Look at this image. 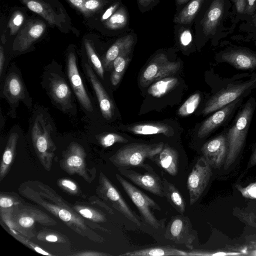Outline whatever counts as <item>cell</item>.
I'll list each match as a JSON object with an SVG mask.
<instances>
[{
	"label": "cell",
	"mask_w": 256,
	"mask_h": 256,
	"mask_svg": "<svg viewBox=\"0 0 256 256\" xmlns=\"http://www.w3.org/2000/svg\"><path fill=\"white\" fill-rule=\"evenodd\" d=\"M32 11L43 17L50 24H58V16L50 6L42 0H22Z\"/></svg>",
	"instance_id": "obj_29"
},
{
	"label": "cell",
	"mask_w": 256,
	"mask_h": 256,
	"mask_svg": "<svg viewBox=\"0 0 256 256\" xmlns=\"http://www.w3.org/2000/svg\"><path fill=\"white\" fill-rule=\"evenodd\" d=\"M192 34L190 30H184L180 35V42L184 46H186L190 44L192 41Z\"/></svg>",
	"instance_id": "obj_45"
},
{
	"label": "cell",
	"mask_w": 256,
	"mask_h": 256,
	"mask_svg": "<svg viewBox=\"0 0 256 256\" xmlns=\"http://www.w3.org/2000/svg\"><path fill=\"white\" fill-rule=\"evenodd\" d=\"M24 21V16L21 12L17 10L12 14L8 24L11 35H14L18 32Z\"/></svg>",
	"instance_id": "obj_43"
},
{
	"label": "cell",
	"mask_w": 256,
	"mask_h": 256,
	"mask_svg": "<svg viewBox=\"0 0 256 256\" xmlns=\"http://www.w3.org/2000/svg\"><path fill=\"white\" fill-rule=\"evenodd\" d=\"M91 198L92 200H90L91 203H96L98 206H100L101 207L104 208L110 214H114V212L113 210L106 204L98 200V199H96V198H94V199L93 197Z\"/></svg>",
	"instance_id": "obj_48"
},
{
	"label": "cell",
	"mask_w": 256,
	"mask_h": 256,
	"mask_svg": "<svg viewBox=\"0 0 256 256\" xmlns=\"http://www.w3.org/2000/svg\"><path fill=\"white\" fill-rule=\"evenodd\" d=\"M22 204L20 199L16 196L2 192L0 194V212L12 210Z\"/></svg>",
	"instance_id": "obj_38"
},
{
	"label": "cell",
	"mask_w": 256,
	"mask_h": 256,
	"mask_svg": "<svg viewBox=\"0 0 256 256\" xmlns=\"http://www.w3.org/2000/svg\"><path fill=\"white\" fill-rule=\"evenodd\" d=\"M200 101V96L196 93L190 96L178 110V114L186 116L192 114L197 108Z\"/></svg>",
	"instance_id": "obj_37"
},
{
	"label": "cell",
	"mask_w": 256,
	"mask_h": 256,
	"mask_svg": "<svg viewBox=\"0 0 256 256\" xmlns=\"http://www.w3.org/2000/svg\"><path fill=\"white\" fill-rule=\"evenodd\" d=\"M256 108L255 98H250L238 108L232 124L225 127L228 146L225 170L234 164L244 147Z\"/></svg>",
	"instance_id": "obj_2"
},
{
	"label": "cell",
	"mask_w": 256,
	"mask_h": 256,
	"mask_svg": "<svg viewBox=\"0 0 256 256\" xmlns=\"http://www.w3.org/2000/svg\"><path fill=\"white\" fill-rule=\"evenodd\" d=\"M0 215L1 220L8 229H13L30 239L35 236L34 226L36 224L48 226L57 224L46 213L23 203L12 210L0 212Z\"/></svg>",
	"instance_id": "obj_3"
},
{
	"label": "cell",
	"mask_w": 256,
	"mask_h": 256,
	"mask_svg": "<svg viewBox=\"0 0 256 256\" xmlns=\"http://www.w3.org/2000/svg\"><path fill=\"white\" fill-rule=\"evenodd\" d=\"M26 198L42 206L79 235L96 242L104 239L91 228V224L78 214L54 189L37 180L22 183L18 189Z\"/></svg>",
	"instance_id": "obj_1"
},
{
	"label": "cell",
	"mask_w": 256,
	"mask_h": 256,
	"mask_svg": "<svg viewBox=\"0 0 256 256\" xmlns=\"http://www.w3.org/2000/svg\"><path fill=\"white\" fill-rule=\"evenodd\" d=\"M212 174V166L204 156H201L193 167L187 180L190 205L199 199L206 188Z\"/></svg>",
	"instance_id": "obj_12"
},
{
	"label": "cell",
	"mask_w": 256,
	"mask_h": 256,
	"mask_svg": "<svg viewBox=\"0 0 256 256\" xmlns=\"http://www.w3.org/2000/svg\"><path fill=\"white\" fill-rule=\"evenodd\" d=\"M98 184L96 194L100 198L128 220L138 226H141L140 218L132 210L117 188L102 172L99 175Z\"/></svg>",
	"instance_id": "obj_9"
},
{
	"label": "cell",
	"mask_w": 256,
	"mask_h": 256,
	"mask_svg": "<svg viewBox=\"0 0 256 256\" xmlns=\"http://www.w3.org/2000/svg\"><path fill=\"white\" fill-rule=\"evenodd\" d=\"M162 182L164 196L178 212L183 214L186 210V202L180 192L174 184L166 179L163 178Z\"/></svg>",
	"instance_id": "obj_28"
},
{
	"label": "cell",
	"mask_w": 256,
	"mask_h": 256,
	"mask_svg": "<svg viewBox=\"0 0 256 256\" xmlns=\"http://www.w3.org/2000/svg\"><path fill=\"white\" fill-rule=\"evenodd\" d=\"M178 83L176 78L166 77L156 81L148 88V94L155 98H160L175 88Z\"/></svg>",
	"instance_id": "obj_30"
},
{
	"label": "cell",
	"mask_w": 256,
	"mask_h": 256,
	"mask_svg": "<svg viewBox=\"0 0 256 256\" xmlns=\"http://www.w3.org/2000/svg\"><path fill=\"white\" fill-rule=\"evenodd\" d=\"M188 0H176V3L179 4L186 2Z\"/></svg>",
	"instance_id": "obj_53"
},
{
	"label": "cell",
	"mask_w": 256,
	"mask_h": 256,
	"mask_svg": "<svg viewBox=\"0 0 256 256\" xmlns=\"http://www.w3.org/2000/svg\"><path fill=\"white\" fill-rule=\"evenodd\" d=\"M164 144L132 143L124 146L110 158V161L118 168L142 167L148 169L144 162L157 156L162 150Z\"/></svg>",
	"instance_id": "obj_5"
},
{
	"label": "cell",
	"mask_w": 256,
	"mask_h": 256,
	"mask_svg": "<svg viewBox=\"0 0 256 256\" xmlns=\"http://www.w3.org/2000/svg\"><path fill=\"white\" fill-rule=\"evenodd\" d=\"M72 256H112L110 254L93 250H84L77 252L75 254H72Z\"/></svg>",
	"instance_id": "obj_44"
},
{
	"label": "cell",
	"mask_w": 256,
	"mask_h": 256,
	"mask_svg": "<svg viewBox=\"0 0 256 256\" xmlns=\"http://www.w3.org/2000/svg\"><path fill=\"white\" fill-rule=\"evenodd\" d=\"M120 256H188L187 251L178 250L170 246L150 247L125 252Z\"/></svg>",
	"instance_id": "obj_25"
},
{
	"label": "cell",
	"mask_w": 256,
	"mask_h": 256,
	"mask_svg": "<svg viewBox=\"0 0 256 256\" xmlns=\"http://www.w3.org/2000/svg\"><path fill=\"white\" fill-rule=\"evenodd\" d=\"M256 8V0H246L244 14H252Z\"/></svg>",
	"instance_id": "obj_47"
},
{
	"label": "cell",
	"mask_w": 256,
	"mask_h": 256,
	"mask_svg": "<svg viewBox=\"0 0 256 256\" xmlns=\"http://www.w3.org/2000/svg\"><path fill=\"white\" fill-rule=\"evenodd\" d=\"M128 140L122 136L114 133H108L100 138V144L104 148H108L116 143H126Z\"/></svg>",
	"instance_id": "obj_42"
},
{
	"label": "cell",
	"mask_w": 256,
	"mask_h": 256,
	"mask_svg": "<svg viewBox=\"0 0 256 256\" xmlns=\"http://www.w3.org/2000/svg\"><path fill=\"white\" fill-rule=\"evenodd\" d=\"M74 8L86 16H90L99 10L104 0H68Z\"/></svg>",
	"instance_id": "obj_32"
},
{
	"label": "cell",
	"mask_w": 256,
	"mask_h": 256,
	"mask_svg": "<svg viewBox=\"0 0 256 256\" xmlns=\"http://www.w3.org/2000/svg\"><path fill=\"white\" fill-rule=\"evenodd\" d=\"M116 177L146 222L155 228L161 226L162 222L158 220L152 212L161 210L158 204L120 174H116Z\"/></svg>",
	"instance_id": "obj_8"
},
{
	"label": "cell",
	"mask_w": 256,
	"mask_h": 256,
	"mask_svg": "<svg viewBox=\"0 0 256 256\" xmlns=\"http://www.w3.org/2000/svg\"><path fill=\"white\" fill-rule=\"evenodd\" d=\"M158 155V162L160 166L168 174L172 176L176 175L179 164V154L178 151L166 144Z\"/></svg>",
	"instance_id": "obj_23"
},
{
	"label": "cell",
	"mask_w": 256,
	"mask_h": 256,
	"mask_svg": "<svg viewBox=\"0 0 256 256\" xmlns=\"http://www.w3.org/2000/svg\"><path fill=\"white\" fill-rule=\"evenodd\" d=\"M119 3L116 2L110 6L102 14L101 18L102 21L106 20L109 18L116 12Z\"/></svg>",
	"instance_id": "obj_46"
},
{
	"label": "cell",
	"mask_w": 256,
	"mask_h": 256,
	"mask_svg": "<svg viewBox=\"0 0 256 256\" xmlns=\"http://www.w3.org/2000/svg\"><path fill=\"white\" fill-rule=\"evenodd\" d=\"M256 165V142L254 146L252 152L249 162L248 164V168H250Z\"/></svg>",
	"instance_id": "obj_50"
},
{
	"label": "cell",
	"mask_w": 256,
	"mask_h": 256,
	"mask_svg": "<svg viewBox=\"0 0 256 256\" xmlns=\"http://www.w3.org/2000/svg\"><path fill=\"white\" fill-rule=\"evenodd\" d=\"M68 72L74 91L81 104L86 110L92 111V106L79 74L76 56L72 52L69 54L68 57Z\"/></svg>",
	"instance_id": "obj_18"
},
{
	"label": "cell",
	"mask_w": 256,
	"mask_h": 256,
	"mask_svg": "<svg viewBox=\"0 0 256 256\" xmlns=\"http://www.w3.org/2000/svg\"><path fill=\"white\" fill-rule=\"evenodd\" d=\"M18 136L12 134L8 139L0 165V181L2 182L8 174L12 164Z\"/></svg>",
	"instance_id": "obj_26"
},
{
	"label": "cell",
	"mask_w": 256,
	"mask_h": 256,
	"mask_svg": "<svg viewBox=\"0 0 256 256\" xmlns=\"http://www.w3.org/2000/svg\"><path fill=\"white\" fill-rule=\"evenodd\" d=\"M179 62H170L164 54H156L142 72L140 83L146 87L154 82L175 74L179 70Z\"/></svg>",
	"instance_id": "obj_10"
},
{
	"label": "cell",
	"mask_w": 256,
	"mask_h": 256,
	"mask_svg": "<svg viewBox=\"0 0 256 256\" xmlns=\"http://www.w3.org/2000/svg\"><path fill=\"white\" fill-rule=\"evenodd\" d=\"M223 0H213L202 21L203 31L206 36L216 28L224 14Z\"/></svg>",
	"instance_id": "obj_22"
},
{
	"label": "cell",
	"mask_w": 256,
	"mask_h": 256,
	"mask_svg": "<svg viewBox=\"0 0 256 256\" xmlns=\"http://www.w3.org/2000/svg\"><path fill=\"white\" fill-rule=\"evenodd\" d=\"M256 88V72L217 90L207 100L202 114L208 115L239 98H245Z\"/></svg>",
	"instance_id": "obj_4"
},
{
	"label": "cell",
	"mask_w": 256,
	"mask_h": 256,
	"mask_svg": "<svg viewBox=\"0 0 256 256\" xmlns=\"http://www.w3.org/2000/svg\"><path fill=\"white\" fill-rule=\"evenodd\" d=\"M46 28L45 24L39 20H30L23 26L16 38L13 49L23 52L28 49L32 44L38 39Z\"/></svg>",
	"instance_id": "obj_17"
},
{
	"label": "cell",
	"mask_w": 256,
	"mask_h": 256,
	"mask_svg": "<svg viewBox=\"0 0 256 256\" xmlns=\"http://www.w3.org/2000/svg\"><path fill=\"white\" fill-rule=\"evenodd\" d=\"M72 208L80 216L92 222H104L107 220L105 215L94 208L79 204L74 205Z\"/></svg>",
	"instance_id": "obj_33"
},
{
	"label": "cell",
	"mask_w": 256,
	"mask_h": 256,
	"mask_svg": "<svg viewBox=\"0 0 256 256\" xmlns=\"http://www.w3.org/2000/svg\"><path fill=\"white\" fill-rule=\"evenodd\" d=\"M4 93L11 102H16L24 98V87L19 76L10 74L6 78Z\"/></svg>",
	"instance_id": "obj_27"
},
{
	"label": "cell",
	"mask_w": 256,
	"mask_h": 256,
	"mask_svg": "<svg viewBox=\"0 0 256 256\" xmlns=\"http://www.w3.org/2000/svg\"><path fill=\"white\" fill-rule=\"evenodd\" d=\"M58 186L67 193L74 196H80L81 192L78 184L72 180L62 178L57 181Z\"/></svg>",
	"instance_id": "obj_41"
},
{
	"label": "cell",
	"mask_w": 256,
	"mask_h": 256,
	"mask_svg": "<svg viewBox=\"0 0 256 256\" xmlns=\"http://www.w3.org/2000/svg\"><path fill=\"white\" fill-rule=\"evenodd\" d=\"M128 130L138 135L162 134L166 136L174 134L173 128L169 125L162 122H146L131 126Z\"/></svg>",
	"instance_id": "obj_24"
},
{
	"label": "cell",
	"mask_w": 256,
	"mask_h": 256,
	"mask_svg": "<svg viewBox=\"0 0 256 256\" xmlns=\"http://www.w3.org/2000/svg\"><path fill=\"white\" fill-rule=\"evenodd\" d=\"M37 238L40 241L56 242L61 244H68V239L62 234L56 231L43 229L39 232L36 236Z\"/></svg>",
	"instance_id": "obj_36"
},
{
	"label": "cell",
	"mask_w": 256,
	"mask_h": 256,
	"mask_svg": "<svg viewBox=\"0 0 256 256\" xmlns=\"http://www.w3.org/2000/svg\"><path fill=\"white\" fill-rule=\"evenodd\" d=\"M86 69L97 96L102 114L106 119L109 120L112 118L114 112L112 102L90 66L86 64Z\"/></svg>",
	"instance_id": "obj_19"
},
{
	"label": "cell",
	"mask_w": 256,
	"mask_h": 256,
	"mask_svg": "<svg viewBox=\"0 0 256 256\" xmlns=\"http://www.w3.org/2000/svg\"><path fill=\"white\" fill-rule=\"evenodd\" d=\"M128 21L127 11L124 7H121L106 20L104 24L108 29L116 30L124 27Z\"/></svg>",
	"instance_id": "obj_35"
},
{
	"label": "cell",
	"mask_w": 256,
	"mask_h": 256,
	"mask_svg": "<svg viewBox=\"0 0 256 256\" xmlns=\"http://www.w3.org/2000/svg\"><path fill=\"white\" fill-rule=\"evenodd\" d=\"M120 172L142 188L160 197L164 196L162 180L155 172L140 173L126 168H118Z\"/></svg>",
	"instance_id": "obj_15"
},
{
	"label": "cell",
	"mask_w": 256,
	"mask_h": 256,
	"mask_svg": "<svg viewBox=\"0 0 256 256\" xmlns=\"http://www.w3.org/2000/svg\"><path fill=\"white\" fill-rule=\"evenodd\" d=\"M8 232L14 238L18 241L26 245V246L31 248L32 250L36 251V252L43 255L49 256H54L53 254L42 249L38 246L32 242L30 238L21 234L16 230L13 229H8Z\"/></svg>",
	"instance_id": "obj_39"
},
{
	"label": "cell",
	"mask_w": 256,
	"mask_h": 256,
	"mask_svg": "<svg viewBox=\"0 0 256 256\" xmlns=\"http://www.w3.org/2000/svg\"><path fill=\"white\" fill-rule=\"evenodd\" d=\"M128 54H124L118 56L112 64L110 80L113 86H116L120 82L126 66L130 61Z\"/></svg>",
	"instance_id": "obj_34"
},
{
	"label": "cell",
	"mask_w": 256,
	"mask_h": 256,
	"mask_svg": "<svg viewBox=\"0 0 256 256\" xmlns=\"http://www.w3.org/2000/svg\"><path fill=\"white\" fill-rule=\"evenodd\" d=\"M86 153L78 144L72 142L64 152L60 162V168L70 174H78L84 180L91 183L96 176V168H89L86 164Z\"/></svg>",
	"instance_id": "obj_7"
},
{
	"label": "cell",
	"mask_w": 256,
	"mask_h": 256,
	"mask_svg": "<svg viewBox=\"0 0 256 256\" xmlns=\"http://www.w3.org/2000/svg\"><path fill=\"white\" fill-rule=\"evenodd\" d=\"M50 129L42 116H38L33 124L32 137L36 156L47 171H50L56 147L51 139Z\"/></svg>",
	"instance_id": "obj_6"
},
{
	"label": "cell",
	"mask_w": 256,
	"mask_h": 256,
	"mask_svg": "<svg viewBox=\"0 0 256 256\" xmlns=\"http://www.w3.org/2000/svg\"><path fill=\"white\" fill-rule=\"evenodd\" d=\"M204 0H191L174 20L176 23L190 24L194 18Z\"/></svg>",
	"instance_id": "obj_31"
},
{
	"label": "cell",
	"mask_w": 256,
	"mask_h": 256,
	"mask_svg": "<svg viewBox=\"0 0 256 256\" xmlns=\"http://www.w3.org/2000/svg\"><path fill=\"white\" fill-rule=\"evenodd\" d=\"M134 44L132 36L128 35L118 39L108 50L103 59V65L106 70L111 69L114 60L124 54H130Z\"/></svg>",
	"instance_id": "obj_21"
},
{
	"label": "cell",
	"mask_w": 256,
	"mask_h": 256,
	"mask_svg": "<svg viewBox=\"0 0 256 256\" xmlns=\"http://www.w3.org/2000/svg\"><path fill=\"white\" fill-rule=\"evenodd\" d=\"M50 93L54 100L64 109L72 106L70 90L65 80L58 76L52 78L49 84Z\"/></svg>",
	"instance_id": "obj_20"
},
{
	"label": "cell",
	"mask_w": 256,
	"mask_h": 256,
	"mask_svg": "<svg viewBox=\"0 0 256 256\" xmlns=\"http://www.w3.org/2000/svg\"><path fill=\"white\" fill-rule=\"evenodd\" d=\"M84 45L87 54L97 73L104 78V68L102 64L89 41L86 40Z\"/></svg>",
	"instance_id": "obj_40"
},
{
	"label": "cell",
	"mask_w": 256,
	"mask_h": 256,
	"mask_svg": "<svg viewBox=\"0 0 256 256\" xmlns=\"http://www.w3.org/2000/svg\"><path fill=\"white\" fill-rule=\"evenodd\" d=\"M164 237L192 250L196 235L189 218L181 214L172 218L167 225Z\"/></svg>",
	"instance_id": "obj_13"
},
{
	"label": "cell",
	"mask_w": 256,
	"mask_h": 256,
	"mask_svg": "<svg viewBox=\"0 0 256 256\" xmlns=\"http://www.w3.org/2000/svg\"><path fill=\"white\" fill-rule=\"evenodd\" d=\"M219 60L229 64L238 70H243L256 69V52L239 48L222 51Z\"/></svg>",
	"instance_id": "obj_16"
},
{
	"label": "cell",
	"mask_w": 256,
	"mask_h": 256,
	"mask_svg": "<svg viewBox=\"0 0 256 256\" xmlns=\"http://www.w3.org/2000/svg\"><path fill=\"white\" fill-rule=\"evenodd\" d=\"M4 60V51L2 46H1L0 47V76L2 74Z\"/></svg>",
	"instance_id": "obj_51"
},
{
	"label": "cell",
	"mask_w": 256,
	"mask_h": 256,
	"mask_svg": "<svg viewBox=\"0 0 256 256\" xmlns=\"http://www.w3.org/2000/svg\"><path fill=\"white\" fill-rule=\"evenodd\" d=\"M138 1L140 4L146 6L150 4L154 0H138Z\"/></svg>",
	"instance_id": "obj_52"
},
{
	"label": "cell",
	"mask_w": 256,
	"mask_h": 256,
	"mask_svg": "<svg viewBox=\"0 0 256 256\" xmlns=\"http://www.w3.org/2000/svg\"><path fill=\"white\" fill-rule=\"evenodd\" d=\"M225 128L220 134L205 142L201 151L212 168H219L224 164L228 154Z\"/></svg>",
	"instance_id": "obj_14"
},
{
	"label": "cell",
	"mask_w": 256,
	"mask_h": 256,
	"mask_svg": "<svg viewBox=\"0 0 256 256\" xmlns=\"http://www.w3.org/2000/svg\"><path fill=\"white\" fill-rule=\"evenodd\" d=\"M237 11L240 14L244 13L246 0H233Z\"/></svg>",
	"instance_id": "obj_49"
},
{
	"label": "cell",
	"mask_w": 256,
	"mask_h": 256,
	"mask_svg": "<svg viewBox=\"0 0 256 256\" xmlns=\"http://www.w3.org/2000/svg\"><path fill=\"white\" fill-rule=\"evenodd\" d=\"M244 98H239L214 112L200 124L197 133L204 138L221 127H226L234 118Z\"/></svg>",
	"instance_id": "obj_11"
}]
</instances>
